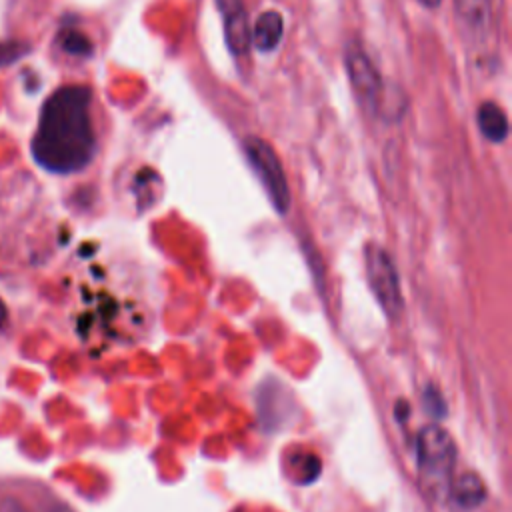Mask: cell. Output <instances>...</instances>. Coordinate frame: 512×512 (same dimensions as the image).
<instances>
[{"label":"cell","instance_id":"1","mask_svg":"<svg viewBox=\"0 0 512 512\" xmlns=\"http://www.w3.org/2000/svg\"><path fill=\"white\" fill-rule=\"evenodd\" d=\"M90 100V90L78 84L62 86L46 98L32 138L38 166L54 174H72L90 164L96 152Z\"/></svg>","mask_w":512,"mask_h":512},{"label":"cell","instance_id":"2","mask_svg":"<svg viewBox=\"0 0 512 512\" xmlns=\"http://www.w3.org/2000/svg\"><path fill=\"white\" fill-rule=\"evenodd\" d=\"M244 152L270 204L276 208L278 214H286L290 208V190L284 176V168L274 148L258 136H248L244 140Z\"/></svg>","mask_w":512,"mask_h":512},{"label":"cell","instance_id":"3","mask_svg":"<svg viewBox=\"0 0 512 512\" xmlns=\"http://www.w3.org/2000/svg\"><path fill=\"white\" fill-rule=\"evenodd\" d=\"M344 66L356 96V102L362 106L366 114H378L382 108L384 84L378 68L366 54V50L356 42H348L344 52Z\"/></svg>","mask_w":512,"mask_h":512},{"label":"cell","instance_id":"4","mask_svg":"<svg viewBox=\"0 0 512 512\" xmlns=\"http://www.w3.org/2000/svg\"><path fill=\"white\" fill-rule=\"evenodd\" d=\"M364 264L368 286L378 306L388 318H396L402 310V290L392 256L382 246L370 244L364 250Z\"/></svg>","mask_w":512,"mask_h":512},{"label":"cell","instance_id":"5","mask_svg":"<svg viewBox=\"0 0 512 512\" xmlns=\"http://www.w3.org/2000/svg\"><path fill=\"white\" fill-rule=\"evenodd\" d=\"M418 466L432 476L448 474L456 460V448L448 432L436 424L420 430L416 440Z\"/></svg>","mask_w":512,"mask_h":512},{"label":"cell","instance_id":"6","mask_svg":"<svg viewBox=\"0 0 512 512\" xmlns=\"http://www.w3.org/2000/svg\"><path fill=\"white\" fill-rule=\"evenodd\" d=\"M224 12V38L232 54L242 56L250 48V26L248 16L240 0H218Z\"/></svg>","mask_w":512,"mask_h":512},{"label":"cell","instance_id":"7","mask_svg":"<svg viewBox=\"0 0 512 512\" xmlns=\"http://www.w3.org/2000/svg\"><path fill=\"white\" fill-rule=\"evenodd\" d=\"M454 10L464 32L472 38H484L492 26V0H454Z\"/></svg>","mask_w":512,"mask_h":512},{"label":"cell","instance_id":"8","mask_svg":"<svg viewBox=\"0 0 512 512\" xmlns=\"http://www.w3.org/2000/svg\"><path fill=\"white\" fill-rule=\"evenodd\" d=\"M282 34H284V20L280 12L266 10L256 18L250 30V44L260 52H270L280 44Z\"/></svg>","mask_w":512,"mask_h":512},{"label":"cell","instance_id":"9","mask_svg":"<svg viewBox=\"0 0 512 512\" xmlns=\"http://www.w3.org/2000/svg\"><path fill=\"white\" fill-rule=\"evenodd\" d=\"M478 130L482 136L494 144H500L508 136V118L496 102H482L476 112Z\"/></svg>","mask_w":512,"mask_h":512},{"label":"cell","instance_id":"10","mask_svg":"<svg viewBox=\"0 0 512 512\" xmlns=\"http://www.w3.org/2000/svg\"><path fill=\"white\" fill-rule=\"evenodd\" d=\"M452 496H454L458 506L476 508L484 502L486 488H484V482L480 480V476H476L474 472H466L454 482Z\"/></svg>","mask_w":512,"mask_h":512},{"label":"cell","instance_id":"11","mask_svg":"<svg viewBox=\"0 0 512 512\" xmlns=\"http://www.w3.org/2000/svg\"><path fill=\"white\" fill-rule=\"evenodd\" d=\"M62 50L74 56H88L92 54V42L78 30H64L62 32Z\"/></svg>","mask_w":512,"mask_h":512},{"label":"cell","instance_id":"12","mask_svg":"<svg viewBox=\"0 0 512 512\" xmlns=\"http://www.w3.org/2000/svg\"><path fill=\"white\" fill-rule=\"evenodd\" d=\"M6 318H8V310H6V304L0 300V328L6 324Z\"/></svg>","mask_w":512,"mask_h":512},{"label":"cell","instance_id":"13","mask_svg":"<svg viewBox=\"0 0 512 512\" xmlns=\"http://www.w3.org/2000/svg\"><path fill=\"white\" fill-rule=\"evenodd\" d=\"M418 2L424 4V6H428V8H434V6L440 4V0H418Z\"/></svg>","mask_w":512,"mask_h":512},{"label":"cell","instance_id":"14","mask_svg":"<svg viewBox=\"0 0 512 512\" xmlns=\"http://www.w3.org/2000/svg\"><path fill=\"white\" fill-rule=\"evenodd\" d=\"M58 512H70V510H66V508H62V510H58Z\"/></svg>","mask_w":512,"mask_h":512}]
</instances>
